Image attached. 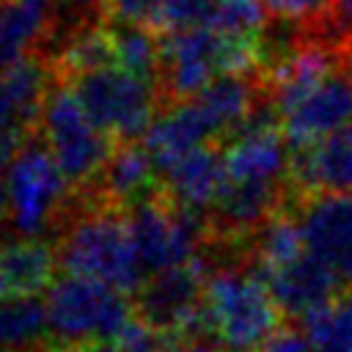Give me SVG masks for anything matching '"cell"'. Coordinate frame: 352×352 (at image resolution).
<instances>
[{
	"mask_svg": "<svg viewBox=\"0 0 352 352\" xmlns=\"http://www.w3.org/2000/svg\"><path fill=\"white\" fill-rule=\"evenodd\" d=\"M55 250L66 275L91 278L124 294L140 292L146 283L143 261L121 209L94 201L77 217L63 223Z\"/></svg>",
	"mask_w": 352,
	"mask_h": 352,
	"instance_id": "1",
	"label": "cell"
},
{
	"mask_svg": "<svg viewBox=\"0 0 352 352\" xmlns=\"http://www.w3.org/2000/svg\"><path fill=\"white\" fill-rule=\"evenodd\" d=\"M280 308L253 267H220L206 275L201 330L231 352L261 349L278 330Z\"/></svg>",
	"mask_w": 352,
	"mask_h": 352,
	"instance_id": "2",
	"label": "cell"
},
{
	"mask_svg": "<svg viewBox=\"0 0 352 352\" xmlns=\"http://www.w3.org/2000/svg\"><path fill=\"white\" fill-rule=\"evenodd\" d=\"M44 311L47 330L60 344V349L104 344L116 338L121 327L135 316L124 292L77 275L58 278L47 289Z\"/></svg>",
	"mask_w": 352,
	"mask_h": 352,
	"instance_id": "3",
	"label": "cell"
},
{
	"mask_svg": "<svg viewBox=\"0 0 352 352\" xmlns=\"http://www.w3.org/2000/svg\"><path fill=\"white\" fill-rule=\"evenodd\" d=\"M72 195V182L55 162L44 140H28L6 165L8 223L16 236L38 239L55 228Z\"/></svg>",
	"mask_w": 352,
	"mask_h": 352,
	"instance_id": "4",
	"label": "cell"
},
{
	"mask_svg": "<svg viewBox=\"0 0 352 352\" xmlns=\"http://www.w3.org/2000/svg\"><path fill=\"white\" fill-rule=\"evenodd\" d=\"M38 129L44 132L41 140L52 151L66 179L82 190L99 182L116 151L113 138L85 113L72 85L63 80L52 82L41 107Z\"/></svg>",
	"mask_w": 352,
	"mask_h": 352,
	"instance_id": "5",
	"label": "cell"
},
{
	"mask_svg": "<svg viewBox=\"0 0 352 352\" xmlns=\"http://www.w3.org/2000/svg\"><path fill=\"white\" fill-rule=\"evenodd\" d=\"M85 113L116 140L132 143L157 118V91L151 80L135 77L118 66H104L69 80Z\"/></svg>",
	"mask_w": 352,
	"mask_h": 352,
	"instance_id": "6",
	"label": "cell"
},
{
	"mask_svg": "<svg viewBox=\"0 0 352 352\" xmlns=\"http://www.w3.org/2000/svg\"><path fill=\"white\" fill-rule=\"evenodd\" d=\"M126 223L148 272H165L198 258L204 236H209L206 217L192 214L165 195H151L126 209Z\"/></svg>",
	"mask_w": 352,
	"mask_h": 352,
	"instance_id": "7",
	"label": "cell"
},
{
	"mask_svg": "<svg viewBox=\"0 0 352 352\" xmlns=\"http://www.w3.org/2000/svg\"><path fill=\"white\" fill-rule=\"evenodd\" d=\"M305 253L352 289V192L308 195L297 212Z\"/></svg>",
	"mask_w": 352,
	"mask_h": 352,
	"instance_id": "8",
	"label": "cell"
},
{
	"mask_svg": "<svg viewBox=\"0 0 352 352\" xmlns=\"http://www.w3.org/2000/svg\"><path fill=\"white\" fill-rule=\"evenodd\" d=\"M204 286V258H195L176 270L154 272L138 292V316L173 338L201 330Z\"/></svg>",
	"mask_w": 352,
	"mask_h": 352,
	"instance_id": "9",
	"label": "cell"
},
{
	"mask_svg": "<svg viewBox=\"0 0 352 352\" xmlns=\"http://www.w3.org/2000/svg\"><path fill=\"white\" fill-rule=\"evenodd\" d=\"M50 74L38 55L0 69V162H8L38 129L52 88Z\"/></svg>",
	"mask_w": 352,
	"mask_h": 352,
	"instance_id": "10",
	"label": "cell"
},
{
	"mask_svg": "<svg viewBox=\"0 0 352 352\" xmlns=\"http://www.w3.org/2000/svg\"><path fill=\"white\" fill-rule=\"evenodd\" d=\"M280 129L289 146L311 148L344 126L352 124V58L344 60L324 82H319L308 96H302L280 118Z\"/></svg>",
	"mask_w": 352,
	"mask_h": 352,
	"instance_id": "11",
	"label": "cell"
},
{
	"mask_svg": "<svg viewBox=\"0 0 352 352\" xmlns=\"http://www.w3.org/2000/svg\"><path fill=\"white\" fill-rule=\"evenodd\" d=\"M256 275L270 289L280 314H289V316H308V314L319 311L322 305L336 300V294L341 289V283L333 278V272H327L308 253L297 256L289 264H280V267H272V270H264Z\"/></svg>",
	"mask_w": 352,
	"mask_h": 352,
	"instance_id": "12",
	"label": "cell"
},
{
	"mask_svg": "<svg viewBox=\"0 0 352 352\" xmlns=\"http://www.w3.org/2000/svg\"><path fill=\"white\" fill-rule=\"evenodd\" d=\"M261 77H242V74H223L209 82L195 99H190L204 118L212 138L239 132L253 113L261 107Z\"/></svg>",
	"mask_w": 352,
	"mask_h": 352,
	"instance_id": "13",
	"label": "cell"
},
{
	"mask_svg": "<svg viewBox=\"0 0 352 352\" xmlns=\"http://www.w3.org/2000/svg\"><path fill=\"white\" fill-rule=\"evenodd\" d=\"M63 0H3L0 6V69L33 58L58 19Z\"/></svg>",
	"mask_w": 352,
	"mask_h": 352,
	"instance_id": "14",
	"label": "cell"
},
{
	"mask_svg": "<svg viewBox=\"0 0 352 352\" xmlns=\"http://www.w3.org/2000/svg\"><path fill=\"white\" fill-rule=\"evenodd\" d=\"M165 182V198L176 206L204 214L214 206L223 184H226V165L223 154L214 146H201L182 157L176 165H170L162 173Z\"/></svg>",
	"mask_w": 352,
	"mask_h": 352,
	"instance_id": "15",
	"label": "cell"
},
{
	"mask_svg": "<svg viewBox=\"0 0 352 352\" xmlns=\"http://www.w3.org/2000/svg\"><path fill=\"white\" fill-rule=\"evenodd\" d=\"M157 168L143 148V143H121L116 146L110 162L104 165L99 182L91 190V198L96 204L113 206V209H132L135 204L157 195Z\"/></svg>",
	"mask_w": 352,
	"mask_h": 352,
	"instance_id": "16",
	"label": "cell"
},
{
	"mask_svg": "<svg viewBox=\"0 0 352 352\" xmlns=\"http://www.w3.org/2000/svg\"><path fill=\"white\" fill-rule=\"evenodd\" d=\"M58 250L44 239H3L0 242V300L36 297L55 280Z\"/></svg>",
	"mask_w": 352,
	"mask_h": 352,
	"instance_id": "17",
	"label": "cell"
},
{
	"mask_svg": "<svg viewBox=\"0 0 352 352\" xmlns=\"http://www.w3.org/2000/svg\"><path fill=\"white\" fill-rule=\"evenodd\" d=\"M209 129L204 124V118L198 116L192 102H179V104H168V110H162L151 126L143 135V148L148 151L157 173H165L170 165H176L182 157H187L190 151L209 146Z\"/></svg>",
	"mask_w": 352,
	"mask_h": 352,
	"instance_id": "18",
	"label": "cell"
},
{
	"mask_svg": "<svg viewBox=\"0 0 352 352\" xmlns=\"http://www.w3.org/2000/svg\"><path fill=\"white\" fill-rule=\"evenodd\" d=\"M113 66V36L104 22H82L58 47L52 74L55 80H74L80 74Z\"/></svg>",
	"mask_w": 352,
	"mask_h": 352,
	"instance_id": "19",
	"label": "cell"
},
{
	"mask_svg": "<svg viewBox=\"0 0 352 352\" xmlns=\"http://www.w3.org/2000/svg\"><path fill=\"white\" fill-rule=\"evenodd\" d=\"M47 311L36 297L0 300V352H36L44 349Z\"/></svg>",
	"mask_w": 352,
	"mask_h": 352,
	"instance_id": "20",
	"label": "cell"
},
{
	"mask_svg": "<svg viewBox=\"0 0 352 352\" xmlns=\"http://www.w3.org/2000/svg\"><path fill=\"white\" fill-rule=\"evenodd\" d=\"M110 36H113V66L151 82L160 80L162 41L154 38L151 28L110 22Z\"/></svg>",
	"mask_w": 352,
	"mask_h": 352,
	"instance_id": "21",
	"label": "cell"
},
{
	"mask_svg": "<svg viewBox=\"0 0 352 352\" xmlns=\"http://www.w3.org/2000/svg\"><path fill=\"white\" fill-rule=\"evenodd\" d=\"M305 336L316 352H352V292L308 314Z\"/></svg>",
	"mask_w": 352,
	"mask_h": 352,
	"instance_id": "22",
	"label": "cell"
},
{
	"mask_svg": "<svg viewBox=\"0 0 352 352\" xmlns=\"http://www.w3.org/2000/svg\"><path fill=\"white\" fill-rule=\"evenodd\" d=\"M214 0H157V28L176 33L190 28H206Z\"/></svg>",
	"mask_w": 352,
	"mask_h": 352,
	"instance_id": "23",
	"label": "cell"
},
{
	"mask_svg": "<svg viewBox=\"0 0 352 352\" xmlns=\"http://www.w3.org/2000/svg\"><path fill=\"white\" fill-rule=\"evenodd\" d=\"M116 349L118 352H176L179 344L173 336L162 333L160 327L148 324L135 314L116 336Z\"/></svg>",
	"mask_w": 352,
	"mask_h": 352,
	"instance_id": "24",
	"label": "cell"
},
{
	"mask_svg": "<svg viewBox=\"0 0 352 352\" xmlns=\"http://www.w3.org/2000/svg\"><path fill=\"white\" fill-rule=\"evenodd\" d=\"M261 6L286 25H324L333 16L336 0H261Z\"/></svg>",
	"mask_w": 352,
	"mask_h": 352,
	"instance_id": "25",
	"label": "cell"
},
{
	"mask_svg": "<svg viewBox=\"0 0 352 352\" xmlns=\"http://www.w3.org/2000/svg\"><path fill=\"white\" fill-rule=\"evenodd\" d=\"M104 16L110 22L121 25H140V28H157V0H107Z\"/></svg>",
	"mask_w": 352,
	"mask_h": 352,
	"instance_id": "26",
	"label": "cell"
},
{
	"mask_svg": "<svg viewBox=\"0 0 352 352\" xmlns=\"http://www.w3.org/2000/svg\"><path fill=\"white\" fill-rule=\"evenodd\" d=\"M258 352H316L311 338L297 327H278Z\"/></svg>",
	"mask_w": 352,
	"mask_h": 352,
	"instance_id": "27",
	"label": "cell"
},
{
	"mask_svg": "<svg viewBox=\"0 0 352 352\" xmlns=\"http://www.w3.org/2000/svg\"><path fill=\"white\" fill-rule=\"evenodd\" d=\"M82 16H91V14H99V11H104V6H107V0H69Z\"/></svg>",
	"mask_w": 352,
	"mask_h": 352,
	"instance_id": "28",
	"label": "cell"
},
{
	"mask_svg": "<svg viewBox=\"0 0 352 352\" xmlns=\"http://www.w3.org/2000/svg\"><path fill=\"white\" fill-rule=\"evenodd\" d=\"M176 352H228V349H220V346H214V344H209V341L195 338V341H184V344H179Z\"/></svg>",
	"mask_w": 352,
	"mask_h": 352,
	"instance_id": "29",
	"label": "cell"
},
{
	"mask_svg": "<svg viewBox=\"0 0 352 352\" xmlns=\"http://www.w3.org/2000/svg\"><path fill=\"white\" fill-rule=\"evenodd\" d=\"M60 352H118V349L110 344H82V346H66Z\"/></svg>",
	"mask_w": 352,
	"mask_h": 352,
	"instance_id": "30",
	"label": "cell"
},
{
	"mask_svg": "<svg viewBox=\"0 0 352 352\" xmlns=\"http://www.w3.org/2000/svg\"><path fill=\"white\" fill-rule=\"evenodd\" d=\"M8 217V198H6V173H0V223Z\"/></svg>",
	"mask_w": 352,
	"mask_h": 352,
	"instance_id": "31",
	"label": "cell"
},
{
	"mask_svg": "<svg viewBox=\"0 0 352 352\" xmlns=\"http://www.w3.org/2000/svg\"><path fill=\"white\" fill-rule=\"evenodd\" d=\"M341 132H344V135H346V138H349V143H352V124H349V126H344V129H341Z\"/></svg>",
	"mask_w": 352,
	"mask_h": 352,
	"instance_id": "32",
	"label": "cell"
},
{
	"mask_svg": "<svg viewBox=\"0 0 352 352\" xmlns=\"http://www.w3.org/2000/svg\"><path fill=\"white\" fill-rule=\"evenodd\" d=\"M346 50H349V58H352V38L346 41Z\"/></svg>",
	"mask_w": 352,
	"mask_h": 352,
	"instance_id": "33",
	"label": "cell"
},
{
	"mask_svg": "<svg viewBox=\"0 0 352 352\" xmlns=\"http://www.w3.org/2000/svg\"><path fill=\"white\" fill-rule=\"evenodd\" d=\"M36 352H44V349H36Z\"/></svg>",
	"mask_w": 352,
	"mask_h": 352,
	"instance_id": "34",
	"label": "cell"
},
{
	"mask_svg": "<svg viewBox=\"0 0 352 352\" xmlns=\"http://www.w3.org/2000/svg\"><path fill=\"white\" fill-rule=\"evenodd\" d=\"M0 6H3V0H0Z\"/></svg>",
	"mask_w": 352,
	"mask_h": 352,
	"instance_id": "35",
	"label": "cell"
}]
</instances>
